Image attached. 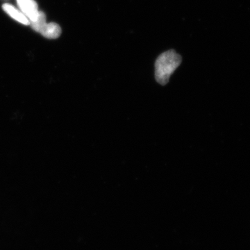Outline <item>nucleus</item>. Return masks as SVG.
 <instances>
[{
	"label": "nucleus",
	"instance_id": "obj_2",
	"mask_svg": "<svg viewBox=\"0 0 250 250\" xmlns=\"http://www.w3.org/2000/svg\"><path fill=\"white\" fill-rule=\"evenodd\" d=\"M30 24L33 29L41 33L47 39H55L59 38L62 34V29L57 23H46L45 15L42 11L39 13V17L34 22H31Z\"/></svg>",
	"mask_w": 250,
	"mask_h": 250
},
{
	"label": "nucleus",
	"instance_id": "obj_3",
	"mask_svg": "<svg viewBox=\"0 0 250 250\" xmlns=\"http://www.w3.org/2000/svg\"><path fill=\"white\" fill-rule=\"evenodd\" d=\"M18 6L29 19V22H34L39 16V8L35 0H17Z\"/></svg>",
	"mask_w": 250,
	"mask_h": 250
},
{
	"label": "nucleus",
	"instance_id": "obj_1",
	"mask_svg": "<svg viewBox=\"0 0 250 250\" xmlns=\"http://www.w3.org/2000/svg\"><path fill=\"white\" fill-rule=\"evenodd\" d=\"M182 58L174 49L166 51L159 56L155 62V77L158 83L166 85L171 75L180 65Z\"/></svg>",
	"mask_w": 250,
	"mask_h": 250
},
{
	"label": "nucleus",
	"instance_id": "obj_4",
	"mask_svg": "<svg viewBox=\"0 0 250 250\" xmlns=\"http://www.w3.org/2000/svg\"><path fill=\"white\" fill-rule=\"evenodd\" d=\"M2 9L11 18H14L18 22L22 23L24 25H29L30 24L29 19L22 12L15 8L13 5L9 4H4L2 6Z\"/></svg>",
	"mask_w": 250,
	"mask_h": 250
}]
</instances>
